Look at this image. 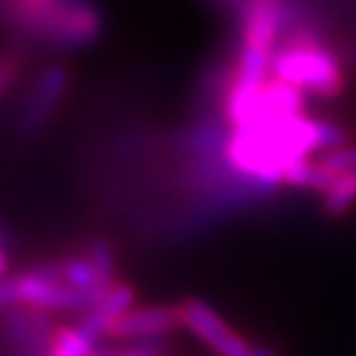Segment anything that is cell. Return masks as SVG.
<instances>
[{
    "label": "cell",
    "instance_id": "cell-1",
    "mask_svg": "<svg viewBox=\"0 0 356 356\" xmlns=\"http://www.w3.org/2000/svg\"><path fill=\"white\" fill-rule=\"evenodd\" d=\"M341 144H346L344 129L334 122L312 119L302 111L230 129L225 159L240 176L277 186L295 161L309 159L312 154H324Z\"/></svg>",
    "mask_w": 356,
    "mask_h": 356
},
{
    "label": "cell",
    "instance_id": "cell-2",
    "mask_svg": "<svg viewBox=\"0 0 356 356\" xmlns=\"http://www.w3.org/2000/svg\"><path fill=\"white\" fill-rule=\"evenodd\" d=\"M104 33L95 0H0V35L17 47L84 50Z\"/></svg>",
    "mask_w": 356,
    "mask_h": 356
},
{
    "label": "cell",
    "instance_id": "cell-3",
    "mask_svg": "<svg viewBox=\"0 0 356 356\" xmlns=\"http://www.w3.org/2000/svg\"><path fill=\"white\" fill-rule=\"evenodd\" d=\"M270 74L305 89L307 95L334 99L344 92V62L322 30L300 28L282 35L270 62Z\"/></svg>",
    "mask_w": 356,
    "mask_h": 356
},
{
    "label": "cell",
    "instance_id": "cell-4",
    "mask_svg": "<svg viewBox=\"0 0 356 356\" xmlns=\"http://www.w3.org/2000/svg\"><path fill=\"white\" fill-rule=\"evenodd\" d=\"M99 297L70 287L62 280L57 262H42L13 277L6 275L0 280V309L3 312L35 309L44 314H79L82 317L84 312L95 307Z\"/></svg>",
    "mask_w": 356,
    "mask_h": 356
},
{
    "label": "cell",
    "instance_id": "cell-5",
    "mask_svg": "<svg viewBox=\"0 0 356 356\" xmlns=\"http://www.w3.org/2000/svg\"><path fill=\"white\" fill-rule=\"evenodd\" d=\"M72 87V70L60 60L42 65L20 84L10 111V131L17 141H35L55 122Z\"/></svg>",
    "mask_w": 356,
    "mask_h": 356
},
{
    "label": "cell",
    "instance_id": "cell-6",
    "mask_svg": "<svg viewBox=\"0 0 356 356\" xmlns=\"http://www.w3.org/2000/svg\"><path fill=\"white\" fill-rule=\"evenodd\" d=\"M178 312L195 339H200L216 356H280L277 351L262 344H250L243 334L235 332L208 302L198 297H186L178 302Z\"/></svg>",
    "mask_w": 356,
    "mask_h": 356
},
{
    "label": "cell",
    "instance_id": "cell-7",
    "mask_svg": "<svg viewBox=\"0 0 356 356\" xmlns=\"http://www.w3.org/2000/svg\"><path fill=\"white\" fill-rule=\"evenodd\" d=\"M178 329H184L178 305H144L124 312L106 337L117 341H161Z\"/></svg>",
    "mask_w": 356,
    "mask_h": 356
},
{
    "label": "cell",
    "instance_id": "cell-8",
    "mask_svg": "<svg viewBox=\"0 0 356 356\" xmlns=\"http://www.w3.org/2000/svg\"><path fill=\"white\" fill-rule=\"evenodd\" d=\"M356 206V173L334 178L322 193V208L329 218H341Z\"/></svg>",
    "mask_w": 356,
    "mask_h": 356
},
{
    "label": "cell",
    "instance_id": "cell-9",
    "mask_svg": "<svg viewBox=\"0 0 356 356\" xmlns=\"http://www.w3.org/2000/svg\"><path fill=\"white\" fill-rule=\"evenodd\" d=\"M25 60H28V52H25V47H17V44H10L0 52V99L20 82Z\"/></svg>",
    "mask_w": 356,
    "mask_h": 356
}]
</instances>
